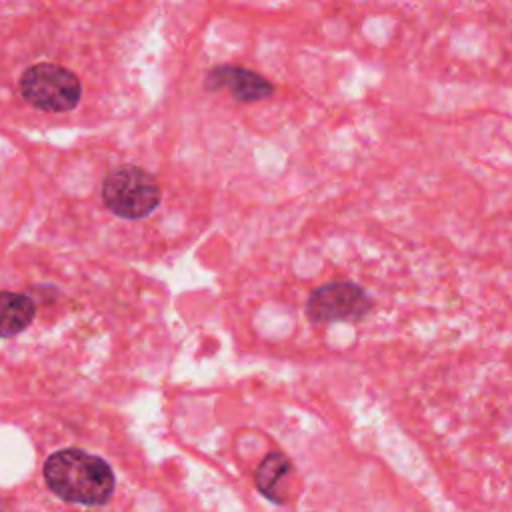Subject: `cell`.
I'll use <instances>...</instances> for the list:
<instances>
[{"mask_svg": "<svg viewBox=\"0 0 512 512\" xmlns=\"http://www.w3.org/2000/svg\"><path fill=\"white\" fill-rule=\"evenodd\" d=\"M44 480L62 500L84 506L108 502L114 490L110 466L102 458L78 448L54 452L44 464Z\"/></svg>", "mask_w": 512, "mask_h": 512, "instance_id": "cell-1", "label": "cell"}, {"mask_svg": "<svg viewBox=\"0 0 512 512\" xmlns=\"http://www.w3.org/2000/svg\"><path fill=\"white\" fill-rule=\"evenodd\" d=\"M160 186L152 174L138 166H122L102 182V200L120 218L148 216L160 202Z\"/></svg>", "mask_w": 512, "mask_h": 512, "instance_id": "cell-2", "label": "cell"}, {"mask_svg": "<svg viewBox=\"0 0 512 512\" xmlns=\"http://www.w3.org/2000/svg\"><path fill=\"white\" fill-rule=\"evenodd\" d=\"M20 94L44 112H68L82 94L80 80L70 70L56 64H36L22 74Z\"/></svg>", "mask_w": 512, "mask_h": 512, "instance_id": "cell-3", "label": "cell"}, {"mask_svg": "<svg viewBox=\"0 0 512 512\" xmlns=\"http://www.w3.org/2000/svg\"><path fill=\"white\" fill-rule=\"evenodd\" d=\"M372 310L366 290L348 280L318 286L308 296L306 314L314 322H358Z\"/></svg>", "mask_w": 512, "mask_h": 512, "instance_id": "cell-4", "label": "cell"}, {"mask_svg": "<svg viewBox=\"0 0 512 512\" xmlns=\"http://www.w3.org/2000/svg\"><path fill=\"white\" fill-rule=\"evenodd\" d=\"M206 88L208 90L228 88L232 96L242 102L262 100L274 92V86L266 78L236 66H218L210 70L206 78Z\"/></svg>", "mask_w": 512, "mask_h": 512, "instance_id": "cell-5", "label": "cell"}, {"mask_svg": "<svg viewBox=\"0 0 512 512\" xmlns=\"http://www.w3.org/2000/svg\"><path fill=\"white\" fill-rule=\"evenodd\" d=\"M34 314L36 306L28 296L0 290V338L22 332L34 320Z\"/></svg>", "mask_w": 512, "mask_h": 512, "instance_id": "cell-6", "label": "cell"}, {"mask_svg": "<svg viewBox=\"0 0 512 512\" xmlns=\"http://www.w3.org/2000/svg\"><path fill=\"white\" fill-rule=\"evenodd\" d=\"M290 470H292L290 460L284 454L272 452L260 462L256 470V486L266 498L274 502H282L278 490H280V482L290 474Z\"/></svg>", "mask_w": 512, "mask_h": 512, "instance_id": "cell-7", "label": "cell"}]
</instances>
